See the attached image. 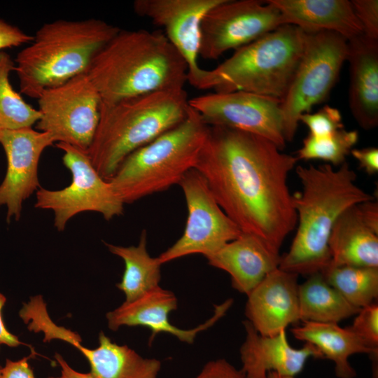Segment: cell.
Wrapping results in <instances>:
<instances>
[{
    "instance_id": "6da1fadb",
    "label": "cell",
    "mask_w": 378,
    "mask_h": 378,
    "mask_svg": "<svg viewBox=\"0 0 378 378\" xmlns=\"http://www.w3.org/2000/svg\"><path fill=\"white\" fill-rule=\"evenodd\" d=\"M298 160L261 136L209 126L195 169L242 232L279 253L297 225L288 176Z\"/></svg>"
},
{
    "instance_id": "7a4b0ae2",
    "label": "cell",
    "mask_w": 378,
    "mask_h": 378,
    "mask_svg": "<svg viewBox=\"0 0 378 378\" xmlns=\"http://www.w3.org/2000/svg\"><path fill=\"white\" fill-rule=\"evenodd\" d=\"M302 190L293 195L297 232L288 251L281 255L279 268L310 276L330 263L328 241L338 217L348 208L373 200L356 183V174L345 162L335 169L327 163L298 166Z\"/></svg>"
},
{
    "instance_id": "3957f363",
    "label": "cell",
    "mask_w": 378,
    "mask_h": 378,
    "mask_svg": "<svg viewBox=\"0 0 378 378\" xmlns=\"http://www.w3.org/2000/svg\"><path fill=\"white\" fill-rule=\"evenodd\" d=\"M188 65L162 31L121 30L99 50L87 74L104 102L183 89Z\"/></svg>"
},
{
    "instance_id": "277c9868",
    "label": "cell",
    "mask_w": 378,
    "mask_h": 378,
    "mask_svg": "<svg viewBox=\"0 0 378 378\" xmlns=\"http://www.w3.org/2000/svg\"><path fill=\"white\" fill-rule=\"evenodd\" d=\"M190 108L184 88L102 101L97 129L87 151L92 165L108 181L128 155L180 124Z\"/></svg>"
},
{
    "instance_id": "5b68a950",
    "label": "cell",
    "mask_w": 378,
    "mask_h": 378,
    "mask_svg": "<svg viewBox=\"0 0 378 378\" xmlns=\"http://www.w3.org/2000/svg\"><path fill=\"white\" fill-rule=\"evenodd\" d=\"M120 29L96 18L43 24L15 59L20 92L37 99L44 90L87 73L97 54Z\"/></svg>"
},
{
    "instance_id": "8992f818",
    "label": "cell",
    "mask_w": 378,
    "mask_h": 378,
    "mask_svg": "<svg viewBox=\"0 0 378 378\" xmlns=\"http://www.w3.org/2000/svg\"><path fill=\"white\" fill-rule=\"evenodd\" d=\"M307 34L283 24L234 53L190 84L214 92H245L281 100L302 55Z\"/></svg>"
},
{
    "instance_id": "52a82bcc",
    "label": "cell",
    "mask_w": 378,
    "mask_h": 378,
    "mask_svg": "<svg viewBox=\"0 0 378 378\" xmlns=\"http://www.w3.org/2000/svg\"><path fill=\"white\" fill-rule=\"evenodd\" d=\"M208 128L190 106L180 124L128 155L108 181L124 204L179 184L195 169Z\"/></svg>"
},
{
    "instance_id": "ba28073f",
    "label": "cell",
    "mask_w": 378,
    "mask_h": 378,
    "mask_svg": "<svg viewBox=\"0 0 378 378\" xmlns=\"http://www.w3.org/2000/svg\"><path fill=\"white\" fill-rule=\"evenodd\" d=\"M307 34L301 59L281 100L283 133L290 141L301 115L329 96L347 56V40L332 31Z\"/></svg>"
},
{
    "instance_id": "9c48e42d",
    "label": "cell",
    "mask_w": 378,
    "mask_h": 378,
    "mask_svg": "<svg viewBox=\"0 0 378 378\" xmlns=\"http://www.w3.org/2000/svg\"><path fill=\"white\" fill-rule=\"evenodd\" d=\"M62 161L71 172L69 186L57 190L39 188L34 206L54 212V226L63 231L68 221L79 213L94 211L106 220L122 214L124 203L108 181L98 174L87 151L65 143H57Z\"/></svg>"
},
{
    "instance_id": "30bf717a",
    "label": "cell",
    "mask_w": 378,
    "mask_h": 378,
    "mask_svg": "<svg viewBox=\"0 0 378 378\" xmlns=\"http://www.w3.org/2000/svg\"><path fill=\"white\" fill-rule=\"evenodd\" d=\"M37 100V130L49 134L55 142L88 151L99 124L102 99L87 73L44 90Z\"/></svg>"
},
{
    "instance_id": "8fae6325",
    "label": "cell",
    "mask_w": 378,
    "mask_h": 378,
    "mask_svg": "<svg viewBox=\"0 0 378 378\" xmlns=\"http://www.w3.org/2000/svg\"><path fill=\"white\" fill-rule=\"evenodd\" d=\"M179 185L186 202V225L182 236L158 256L162 265L196 253L207 258L242 232L220 207L196 169L187 172Z\"/></svg>"
},
{
    "instance_id": "7c38bea8",
    "label": "cell",
    "mask_w": 378,
    "mask_h": 378,
    "mask_svg": "<svg viewBox=\"0 0 378 378\" xmlns=\"http://www.w3.org/2000/svg\"><path fill=\"white\" fill-rule=\"evenodd\" d=\"M283 24L280 12L268 1L222 0L202 20L199 55L217 59Z\"/></svg>"
},
{
    "instance_id": "4fadbf2b",
    "label": "cell",
    "mask_w": 378,
    "mask_h": 378,
    "mask_svg": "<svg viewBox=\"0 0 378 378\" xmlns=\"http://www.w3.org/2000/svg\"><path fill=\"white\" fill-rule=\"evenodd\" d=\"M281 100L245 92H211L189 99L209 126H224L265 137L281 150L286 146Z\"/></svg>"
},
{
    "instance_id": "5bb4252c",
    "label": "cell",
    "mask_w": 378,
    "mask_h": 378,
    "mask_svg": "<svg viewBox=\"0 0 378 378\" xmlns=\"http://www.w3.org/2000/svg\"><path fill=\"white\" fill-rule=\"evenodd\" d=\"M55 142L48 133L32 127L1 130L0 144L7 169L0 184V206L6 207V220H20L22 203L40 188L38 167L43 150Z\"/></svg>"
},
{
    "instance_id": "9a60e30c",
    "label": "cell",
    "mask_w": 378,
    "mask_h": 378,
    "mask_svg": "<svg viewBox=\"0 0 378 378\" xmlns=\"http://www.w3.org/2000/svg\"><path fill=\"white\" fill-rule=\"evenodd\" d=\"M222 0H136L134 12L148 18L164 34L185 59L187 82L202 72L197 59L200 43V26L205 14Z\"/></svg>"
},
{
    "instance_id": "2e32d148",
    "label": "cell",
    "mask_w": 378,
    "mask_h": 378,
    "mask_svg": "<svg viewBox=\"0 0 378 378\" xmlns=\"http://www.w3.org/2000/svg\"><path fill=\"white\" fill-rule=\"evenodd\" d=\"M233 303L228 299L216 305L214 315L204 323L192 329H181L172 324L169 314L178 307V300L174 293L160 286L146 292L131 302H124L114 310L108 312L106 317L108 327L113 331L121 326H145L151 330L149 344L160 332L175 336L183 342L192 344L197 335L209 328L221 318Z\"/></svg>"
},
{
    "instance_id": "e0dca14e",
    "label": "cell",
    "mask_w": 378,
    "mask_h": 378,
    "mask_svg": "<svg viewBox=\"0 0 378 378\" xmlns=\"http://www.w3.org/2000/svg\"><path fill=\"white\" fill-rule=\"evenodd\" d=\"M298 277L277 268L247 295L245 314L260 335H276L300 321Z\"/></svg>"
},
{
    "instance_id": "ac0fdd59",
    "label": "cell",
    "mask_w": 378,
    "mask_h": 378,
    "mask_svg": "<svg viewBox=\"0 0 378 378\" xmlns=\"http://www.w3.org/2000/svg\"><path fill=\"white\" fill-rule=\"evenodd\" d=\"M243 323L246 338L239 354L241 370L246 378H267L270 372L295 377L302 371L309 357L321 358L316 347L308 342L300 349L292 347L286 330L274 336H265L260 335L248 320Z\"/></svg>"
},
{
    "instance_id": "d6986e66",
    "label": "cell",
    "mask_w": 378,
    "mask_h": 378,
    "mask_svg": "<svg viewBox=\"0 0 378 378\" xmlns=\"http://www.w3.org/2000/svg\"><path fill=\"white\" fill-rule=\"evenodd\" d=\"M206 258L211 266L227 272L232 287L247 295L279 268L281 255L256 236L241 232Z\"/></svg>"
},
{
    "instance_id": "ffe728a7",
    "label": "cell",
    "mask_w": 378,
    "mask_h": 378,
    "mask_svg": "<svg viewBox=\"0 0 378 378\" xmlns=\"http://www.w3.org/2000/svg\"><path fill=\"white\" fill-rule=\"evenodd\" d=\"M347 46L350 111L362 128L373 129L378 125V40L362 34Z\"/></svg>"
},
{
    "instance_id": "44dd1931",
    "label": "cell",
    "mask_w": 378,
    "mask_h": 378,
    "mask_svg": "<svg viewBox=\"0 0 378 378\" xmlns=\"http://www.w3.org/2000/svg\"><path fill=\"white\" fill-rule=\"evenodd\" d=\"M280 12L283 22L305 33L332 31L347 41L363 34L351 1L268 0Z\"/></svg>"
},
{
    "instance_id": "7402d4cb",
    "label": "cell",
    "mask_w": 378,
    "mask_h": 378,
    "mask_svg": "<svg viewBox=\"0 0 378 378\" xmlns=\"http://www.w3.org/2000/svg\"><path fill=\"white\" fill-rule=\"evenodd\" d=\"M328 246L330 266L378 267V227L368 220L359 204L348 208L338 217L332 228Z\"/></svg>"
},
{
    "instance_id": "603a6c76",
    "label": "cell",
    "mask_w": 378,
    "mask_h": 378,
    "mask_svg": "<svg viewBox=\"0 0 378 378\" xmlns=\"http://www.w3.org/2000/svg\"><path fill=\"white\" fill-rule=\"evenodd\" d=\"M85 357L93 378H158L162 363L144 358L127 345H119L101 331L94 349L81 344L80 335L72 332L66 339Z\"/></svg>"
},
{
    "instance_id": "cb8c5ba5",
    "label": "cell",
    "mask_w": 378,
    "mask_h": 378,
    "mask_svg": "<svg viewBox=\"0 0 378 378\" xmlns=\"http://www.w3.org/2000/svg\"><path fill=\"white\" fill-rule=\"evenodd\" d=\"M293 336L316 347L321 358L331 360L338 378H354L356 372L349 358L356 354L377 356L378 351L368 346L349 327L337 323L304 321L291 329Z\"/></svg>"
},
{
    "instance_id": "d4e9b609",
    "label": "cell",
    "mask_w": 378,
    "mask_h": 378,
    "mask_svg": "<svg viewBox=\"0 0 378 378\" xmlns=\"http://www.w3.org/2000/svg\"><path fill=\"white\" fill-rule=\"evenodd\" d=\"M300 318L302 322H338L356 315L360 309L351 305L325 280L321 272L309 276L298 286Z\"/></svg>"
},
{
    "instance_id": "484cf974",
    "label": "cell",
    "mask_w": 378,
    "mask_h": 378,
    "mask_svg": "<svg viewBox=\"0 0 378 378\" xmlns=\"http://www.w3.org/2000/svg\"><path fill=\"white\" fill-rule=\"evenodd\" d=\"M146 236L144 230L137 246H122L105 243L111 253L124 261L125 270L116 287L124 293L125 302L133 301L160 286L162 264L158 257L153 258L148 254Z\"/></svg>"
},
{
    "instance_id": "4316f807",
    "label": "cell",
    "mask_w": 378,
    "mask_h": 378,
    "mask_svg": "<svg viewBox=\"0 0 378 378\" xmlns=\"http://www.w3.org/2000/svg\"><path fill=\"white\" fill-rule=\"evenodd\" d=\"M321 274L351 305L361 309L378 298V267L328 266Z\"/></svg>"
},
{
    "instance_id": "83f0119b",
    "label": "cell",
    "mask_w": 378,
    "mask_h": 378,
    "mask_svg": "<svg viewBox=\"0 0 378 378\" xmlns=\"http://www.w3.org/2000/svg\"><path fill=\"white\" fill-rule=\"evenodd\" d=\"M15 62L10 55L0 51V129L14 130L32 127L40 118L38 109L27 103L13 88L10 72Z\"/></svg>"
},
{
    "instance_id": "f1b7e54d",
    "label": "cell",
    "mask_w": 378,
    "mask_h": 378,
    "mask_svg": "<svg viewBox=\"0 0 378 378\" xmlns=\"http://www.w3.org/2000/svg\"><path fill=\"white\" fill-rule=\"evenodd\" d=\"M358 140L356 130H346L344 128L321 136L308 134L296 157L298 160H321L332 166H340L346 162V157Z\"/></svg>"
},
{
    "instance_id": "f546056e",
    "label": "cell",
    "mask_w": 378,
    "mask_h": 378,
    "mask_svg": "<svg viewBox=\"0 0 378 378\" xmlns=\"http://www.w3.org/2000/svg\"><path fill=\"white\" fill-rule=\"evenodd\" d=\"M299 122L308 127L309 134L313 136L326 135L344 128L339 110L328 105L315 113L301 115Z\"/></svg>"
},
{
    "instance_id": "4dcf8cb0",
    "label": "cell",
    "mask_w": 378,
    "mask_h": 378,
    "mask_svg": "<svg viewBox=\"0 0 378 378\" xmlns=\"http://www.w3.org/2000/svg\"><path fill=\"white\" fill-rule=\"evenodd\" d=\"M369 347L378 351V305L363 307L349 327Z\"/></svg>"
},
{
    "instance_id": "1f68e13d",
    "label": "cell",
    "mask_w": 378,
    "mask_h": 378,
    "mask_svg": "<svg viewBox=\"0 0 378 378\" xmlns=\"http://www.w3.org/2000/svg\"><path fill=\"white\" fill-rule=\"evenodd\" d=\"M351 4L363 34L378 40V1L352 0Z\"/></svg>"
},
{
    "instance_id": "d6a6232c",
    "label": "cell",
    "mask_w": 378,
    "mask_h": 378,
    "mask_svg": "<svg viewBox=\"0 0 378 378\" xmlns=\"http://www.w3.org/2000/svg\"><path fill=\"white\" fill-rule=\"evenodd\" d=\"M195 378H246L241 370H237L224 358L206 363Z\"/></svg>"
},
{
    "instance_id": "836d02e7",
    "label": "cell",
    "mask_w": 378,
    "mask_h": 378,
    "mask_svg": "<svg viewBox=\"0 0 378 378\" xmlns=\"http://www.w3.org/2000/svg\"><path fill=\"white\" fill-rule=\"evenodd\" d=\"M33 39L18 27L0 19V51L4 49L29 43Z\"/></svg>"
},
{
    "instance_id": "e575fe53",
    "label": "cell",
    "mask_w": 378,
    "mask_h": 378,
    "mask_svg": "<svg viewBox=\"0 0 378 378\" xmlns=\"http://www.w3.org/2000/svg\"><path fill=\"white\" fill-rule=\"evenodd\" d=\"M35 354L36 352L31 348V352L28 356L18 360L7 358L4 366L1 368L0 378H35L33 370L28 362Z\"/></svg>"
},
{
    "instance_id": "d590c367",
    "label": "cell",
    "mask_w": 378,
    "mask_h": 378,
    "mask_svg": "<svg viewBox=\"0 0 378 378\" xmlns=\"http://www.w3.org/2000/svg\"><path fill=\"white\" fill-rule=\"evenodd\" d=\"M350 153L358 162L359 166L368 174L378 172V149L376 147L353 148Z\"/></svg>"
},
{
    "instance_id": "8d00e7d4",
    "label": "cell",
    "mask_w": 378,
    "mask_h": 378,
    "mask_svg": "<svg viewBox=\"0 0 378 378\" xmlns=\"http://www.w3.org/2000/svg\"><path fill=\"white\" fill-rule=\"evenodd\" d=\"M6 302V296L0 293V344H4L10 347H17L22 344V342L15 335L11 333L5 326L2 310Z\"/></svg>"
},
{
    "instance_id": "74e56055",
    "label": "cell",
    "mask_w": 378,
    "mask_h": 378,
    "mask_svg": "<svg viewBox=\"0 0 378 378\" xmlns=\"http://www.w3.org/2000/svg\"><path fill=\"white\" fill-rule=\"evenodd\" d=\"M55 358L60 367V375L48 378H93L90 372H80L73 369L59 354L56 353Z\"/></svg>"
},
{
    "instance_id": "f35d334b",
    "label": "cell",
    "mask_w": 378,
    "mask_h": 378,
    "mask_svg": "<svg viewBox=\"0 0 378 378\" xmlns=\"http://www.w3.org/2000/svg\"><path fill=\"white\" fill-rule=\"evenodd\" d=\"M267 378H295L291 376L281 375L274 372H270L267 374Z\"/></svg>"
},
{
    "instance_id": "ab89813d",
    "label": "cell",
    "mask_w": 378,
    "mask_h": 378,
    "mask_svg": "<svg viewBox=\"0 0 378 378\" xmlns=\"http://www.w3.org/2000/svg\"><path fill=\"white\" fill-rule=\"evenodd\" d=\"M1 368H2V366H1L0 365V373H1Z\"/></svg>"
},
{
    "instance_id": "60d3db41",
    "label": "cell",
    "mask_w": 378,
    "mask_h": 378,
    "mask_svg": "<svg viewBox=\"0 0 378 378\" xmlns=\"http://www.w3.org/2000/svg\"><path fill=\"white\" fill-rule=\"evenodd\" d=\"M1 130L0 129V132H1Z\"/></svg>"
}]
</instances>
